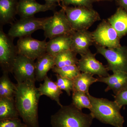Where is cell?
<instances>
[{
    "label": "cell",
    "instance_id": "6da1fadb",
    "mask_svg": "<svg viewBox=\"0 0 127 127\" xmlns=\"http://www.w3.org/2000/svg\"><path fill=\"white\" fill-rule=\"evenodd\" d=\"M35 81L17 83L14 99L19 116L29 127H40L38 106L41 96Z\"/></svg>",
    "mask_w": 127,
    "mask_h": 127
},
{
    "label": "cell",
    "instance_id": "7a4b0ae2",
    "mask_svg": "<svg viewBox=\"0 0 127 127\" xmlns=\"http://www.w3.org/2000/svg\"><path fill=\"white\" fill-rule=\"evenodd\" d=\"M87 95L92 105L91 113L94 118L114 127H123L125 120L120 113L122 108L115 101L94 97L89 93Z\"/></svg>",
    "mask_w": 127,
    "mask_h": 127
},
{
    "label": "cell",
    "instance_id": "3957f363",
    "mask_svg": "<svg viewBox=\"0 0 127 127\" xmlns=\"http://www.w3.org/2000/svg\"><path fill=\"white\" fill-rule=\"evenodd\" d=\"M94 118L85 114L72 104L61 107L51 117L52 127H91Z\"/></svg>",
    "mask_w": 127,
    "mask_h": 127
},
{
    "label": "cell",
    "instance_id": "277c9868",
    "mask_svg": "<svg viewBox=\"0 0 127 127\" xmlns=\"http://www.w3.org/2000/svg\"><path fill=\"white\" fill-rule=\"evenodd\" d=\"M64 9L73 30H87L100 20L98 13L92 7L62 6Z\"/></svg>",
    "mask_w": 127,
    "mask_h": 127
},
{
    "label": "cell",
    "instance_id": "5b68a950",
    "mask_svg": "<svg viewBox=\"0 0 127 127\" xmlns=\"http://www.w3.org/2000/svg\"><path fill=\"white\" fill-rule=\"evenodd\" d=\"M43 30L46 38L50 39L59 36L70 35L74 32L62 7L49 17Z\"/></svg>",
    "mask_w": 127,
    "mask_h": 127
},
{
    "label": "cell",
    "instance_id": "8992f818",
    "mask_svg": "<svg viewBox=\"0 0 127 127\" xmlns=\"http://www.w3.org/2000/svg\"><path fill=\"white\" fill-rule=\"evenodd\" d=\"M97 53L106 59L108 71L113 72L122 71L127 73V47L121 46L116 48H108L96 45Z\"/></svg>",
    "mask_w": 127,
    "mask_h": 127
},
{
    "label": "cell",
    "instance_id": "52a82bcc",
    "mask_svg": "<svg viewBox=\"0 0 127 127\" xmlns=\"http://www.w3.org/2000/svg\"><path fill=\"white\" fill-rule=\"evenodd\" d=\"M49 17L20 18L11 25L7 35L14 39L31 35L37 30H43Z\"/></svg>",
    "mask_w": 127,
    "mask_h": 127
},
{
    "label": "cell",
    "instance_id": "ba28073f",
    "mask_svg": "<svg viewBox=\"0 0 127 127\" xmlns=\"http://www.w3.org/2000/svg\"><path fill=\"white\" fill-rule=\"evenodd\" d=\"M13 40L4 32L2 26H0V65L3 72L11 73L14 62L18 55L17 48Z\"/></svg>",
    "mask_w": 127,
    "mask_h": 127
},
{
    "label": "cell",
    "instance_id": "9c48e42d",
    "mask_svg": "<svg viewBox=\"0 0 127 127\" xmlns=\"http://www.w3.org/2000/svg\"><path fill=\"white\" fill-rule=\"evenodd\" d=\"M92 33L94 42L96 45L108 48L121 46L120 37L108 21H103Z\"/></svg>",
    "mask_w": 127,
    "mask_h": 127
},
{
    "label": "cell",
    "instance_id": "30bf717a",
    "mask_svg": "<svg viewBox=\"0 0 127 127\" xmlns=\"http://www.w3.org/2000/svg\"><path fill=\"white\" fill-rule=\"evenodd\" d=\"M47 45L46 40H38L31 35L19 38L16 46L18 54L35 61L46 53Z\"/></svg>",
    "mask_w": 127,
    "mask_h": 127
},
{
    "label": "cell",
    "instance_id": "8fae6325",
    "mask_svg": "<svg viewBox=\"0 0 127 127\" xmlns=\"http://www.w3.org/2000/svg\"><path fill=\"white\" fill-rule=\"evenodd\" d=\"M23 55L18 54L16 58L11 73L17 83L28 81H36L35 62Z\"/></svg>",
    "mask_w": 127,
    "mask_h": 127
},
{
    "label": "cell",
    "instance_id": "7c38bea8",
    "mask_svg": "<svg viewBox=\"0 0 127 127\" xmlns=\"http://www.w3.org/2000/svg\"><path fill=\"white\" fill-rule=\"evenodd\" d=\"M95 55L90 51L86 54L81 55L77 65L79 70L82 72L97 75L100 77L108 76L109 74L106 67L96 60Z\"/></svg>",
    "mask_w": 127,
    "mask_h": 127
},
{
    "label": "cell",
    "instance_id": "4fadbf2b",
    "mask_svg": "<svg viewBox=\"0 0 127 127\" xmlns=\"http://www.w3.org/2000/svg\"><path fill=\"white\" fill-rule=\"evenodd\" d=\"M71 50L81 56L90 51L89 47L94 42L92 33L87 30L75 31L71 34Z\"/></svg>",
    "mask_w": 127,
    "mask_h": 127
},
{
    "label": "cell",
    "instance_id": "5bb4252c",
    "mask_svg": "<svg viewBox=\"0 0 127 127\" xmlns=\"http://www.w3.org/2000/svg\"><path fill=\"white\" fill-rule=\"evenodd\" d=\"M57 5L41 4L35 0H19L17 14L20 18L34 17L35 14L48 10L55 11Z\"/></svg>",
    "mask_w": 127,
    "mask_h": 127
},
{
    "label": "cell",
    "instance_id": "9a60e30c",
    "mask_svg": "<svg viewBox=\"0 0 127 127\" xmlns=\"http://www.w3.org/2000/svg\"><path fill=\"white\" fill-rule=\"evenodd\" d=\"M97 82L104 83L107 85L106 92L113 91L115 95L127 88V73L117 71L106 77L97 78Z\"/></svg>",
    "mask_w": 127,
    "mask_h": 127
},
{
    "label": "cell",
    "instance_id": "2e32d148",
    "mask_svg": "<svg viewBox=\"0 0 127 127\" xmlns=\"http://www.w3.org/2000/svg\"><path fill=\"white\" fill-rule=\"evenodd\" d=\"M17 0H0V24L11 25L17 14Z\"/></svg>",
    "mask_w": 127,
    "mask_h": 127
},
{
    "label": "cell",
    "instance_id": "e0dca14e",
    "mask_svg": "<svg viewBox=\"0 0 127 127\" xmlns=\"http://www.w3.org/2000/svg\"><path fill=\"white\" fill-rule=\"evenodd\" d=\"M71 35L56 37L47 42V53L55 57L61 52L71 50Z\"/></svg>",
    "mask_w": 127,
    "mask_h": 127
},
{
    "label": "cell",
    "instance_id": "ac0fdd59",
    "mask_svg": "<svg viewBox=\"0 0 127 127\" xmlns=\"http://www.w3.org/2000/svg\"><path fill=\"white\" fill-rule=\"evenodd\" d=\"M55 66V57L46 53L35 62V78L36 81H42L47 76V73Z\"/></svg>",
    "mask_w": 127,
    "mask_h": 127
},
{
    "label": "cell",
    "instance_id": "d6986e66",
    "mask_svg": "<svg viewBox=\"0 0 127 127\" xmlns=\"http://www.w3.org/2000/svg\"><path fill=\"white\" fill-rule=\"evenodd\" d=\"M108 21L116 30L120 38L127 34V12L119 7Z\"/></svg>",
    "mask_w": 127,
    "mask_h": 127
},
{
    "label": "cell",
    "instance_id": "ffe728a7",
    "mask_svg": "<svg viewBox=\"0 0 127 127\" xmlns=\"http://www.w3.org/2000/svg\"><path fill=\"white\" fill-rule=\"evenodd\" d=\"M43 81V83L41 84L38 88L41 96H46L62 107L63 105L60 101V96L63 93L62 90L58 86L56 82L52 81L47 76Z\"/></svg>",
    "mask_w": 127,
    "mask_h": 127
},
{
    "label": "cell",
    "instance_id": "44dd1931",
    "mask_svg": "<svg viewBox=\"0 0 127 127\" xmlns=\"http://www.w3.org/2000/svg\"><path fill=\"white\" fill-rule=\"evenodd\" d=\"M14 98H0V120L19 118Z\"/></svg>",
    "mask_w": 127,
    "mask_h": 127
},
{
    "label": "cell",
    "instance_id": "7402d4cb",
    "mask_svg": "<svg viewBox=\"0 0 127 127\" xmlns=\"http://www.w3.org/2000/svg\"><path fill=\"white\" fill-rule=\"evenodd\" d=\"M93 76L88 73H81L73 80V91H81L87 94L89 93V90L91 85L97 82V78L94 77Z\"/></svg>",
    "mask_w": 127,
    "mask_h": 127
},
{
    "label": "cell",
    "instance_id": "603a6c76",
    "mask_svg": "<svg viewBox=\"0 0 127 127\" xmlns=\"http://www.w3.org/2000/svg\"><path fill=\"white\" fill-rule=\"evenodd\" d=\"M16 85L11 81L9 73L3 72L0 78V98H14Z\"/></svg>",
    "mask_w": 127,
    "mask_h": 127
},
{
    "label": "cell",
    "instance_id": "cb8c5ba5",
    "mask_svg": "<svg viewBox=\"0 0 127 127\" xmlns=\"http://www.w3.org/2000/svg\"><path fill=\"white\" fill-rule=\"evenodd\" d=\"M77 55L71 50L60 53L55 57V66L60 68L65 66L77 65L79 59L77 58Z\"/></svg>",
    "mask_w": 127,
    "mask_h": 127
},
{
    "label": "cell",
    "instance_id": "d4e9b609",
    "mask_svg": "<svg viewBox=\"0 0 127 127\" xmlns=\"http://www.w3.org/2000/svg\"><path fill=\"white\" fill-rule=\"evenodd\" d=\"M72 103L81 110L84 108L90 109L92 108L90 99L87 94L81 91H73Z\"/></svg>",
    "mask_w": 127,
    "mask_h": 127
},
{
    "label": "cell",
    "instance_id": "484cf974",
    "mask_svg": "<svg viewBox=\"0 0 127 127\" xmlns=\"http://www.w3.org/2000/svg\"><path fill=\"white\" fill-rule=\"evenodd\" d=\"M53 72L62 77L73 80L81 73L77 65H71L59 67L55 66L52 69Z\"/></svg>",
    "mask_w": 127,
    "mask_h": 127
},
{
    "label": "cell",
    "instance_id": "4316f807",
    "mask_svg": "<svg viewBox=\"0 0 127 127\" xmlns=\"http://www.w3.org/2000/svg\"><path fill=\"white\" fill-rule=\"evenodd\" d=\"M57 81L56 83L58 86L62 90L65 91L68 96H70L71 92L73 91L74 87L73 80L66 77H62L56 74Z\"/></svg>",
    "mask_w": 127,
    "mask_h": 127
},
{
    "label": "cell",
    "instance_id": "83f0119b",
    "mask_svg": "<svg viewBox=\"0 0 127 127\" xmlns=\"http://www.w3.org/2000/svg\"><path fill=\"white\" fill-rule=\"evenodd\" d=\"M100 0H61L62 6H69L72 5L75 6L92 7L94 2Z\"/></svg>",
    "mask_w": 127,
    "mask_h": 127
},
{
    "label": "cell",
    "instance_id": "f1b7e54d",
    "mask_svg": "<svg viewBox=\"0 0 127 127\" xmlns=\"http://www.w3.org/2000/svg\"><path fill=\"white\" fill-rule=\"evenodd\" d=\"M26 126L19 118L0 120V127H26Z\"/></svg>",
    "mask_w": 127,
    "mask_h": 127
},
{
    "label": "cell",
    "instance_id": "f546056e",
    "mask_svg": "<svg viewBox=\"0 0 127 127\" xmlns=\"http://www.w3.org/2000/svg\"><path fill=\"white\" fill-rule=\"evenodd\" d=\"M114 101L121 108L127 106V88L121 91L117 94L113 95Z\"/></svg>",
    "mask_w": 127,
    "mask_h": 127
},
{
    "label": "cell",
    "instance_id": "4dcf8cb0",
    "mask_svg": "<svg viewBox=\"0 0 127 127\" xmlns=\"http://www.w3.org/2000/svg\"><path fill=\"white\" fill-rule=\"evenodd\" d=\"M116 2L119 7L127 12V0H116Z\"/></svg>",
    "mask_w": 127,
    "mask_h": 127
},
{
    "label": "cell",
    "instance_id": "1f68e13d",
    "mask_svg": "<svg viewBox=\"0 0 127 127\" xmlns=\"http://www.w3.org/2000/svg\"><path fill=\"white\" fill-rule=\"evenodd\" d=\"M45 4L50 5H57V3H58L60 4V1L61 0H45Z\"/></svg>",
    "mask_w": 127,
    "mask_h": 127
},
{
    "label": "cell",
    "instance_id": "d6a6232c",
    "mask_svg": "<svg viewBox=\"0 0 127 127\" xmlns=\"http://www.w3.org/2000/svg\"><path fill=\"white\" fill-rule=\"evenodd\" d=\"M100 0L108 1H111L113 0Z\"/></svg>",
    "mask_w": 127,
    "mask_h": 127
},
{
    "label": "cell",
    "instance_id": "836d02e7",
    "mask_svg": "<svg viewBox=\"0 0 127 127\" xmlns=\"http://www.w3.org/2000/svg\"><path fill=\"white\" fill-rule=\"evenodd\" d=\"M26 127H28V126H27Z\"/></svg>",
    "mask_w": 127,
    "mask_h": 127
}]
</instances>
